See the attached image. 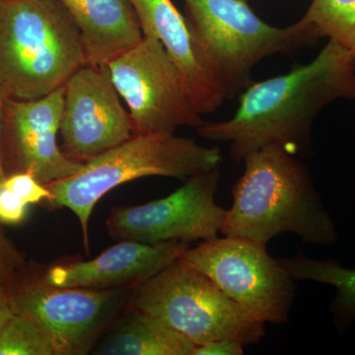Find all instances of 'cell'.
Masks as SVG:
<instances>
[{
	"instance_id": "7402d4cb",
	"label": "cell",
	"mask_w": 355,
	"mask_h": 355,
	"mask_svg": "<svg viewBox=\"0 0 355 355\" xmlns=\"http://www.w3.org/2000/svg\"><path fill=\"white\" fill-rule=\"evenodd\" d=\"M244 347L239 340L220 338L205 345H196L193 355H242Z\"/></svg>"
},
{
	"instance_id": "52a82bcc",
	"label": "cell",
	"mask_w": 355,
	"mask_h": 355,
	"mask_svg": "<svg viewBox=\"0 0 355 355\" xmlns=\"http://www.w3.org/2000/svg\"><path fill=\"white\" fill-rule=\"evenodd\" d=\"M182 261L209 277L231 300L263 323L284 324L295 298V280L266 245L216 238L188 248Z\"/></svg>"
},
{
	"instance_id": "9a60e30c",
	"label": "cell",
	"mask_w": 355,
	"mask_h": 355,
	"mask_svg": "<svg viewBox=\"0 0 355 355\" xmlns=\"http://www.w3.org/2000/svg\"><path fill=\"white\" fill-rule=\"evenodd\" d=\"M76 21L87 64L105 67L144 38L130 0H60Z\"/></svg>"
},
{
	"instance_id": "6da1fadb",
	"label": "cell",
	"mask_w": 355,
	"mask_h": 355,
	"mask_svg": "<svg viewBox=\"0 0 355 355\" xmlns=\"http://www.w3.org/2000/svg\"><path fill=\"white\" fill-rule=\"evenodd\" d=\"M238 97L239 106L232 118L203 123L197 128L198 135L230 142V157L237 164L268 146L306 157L320 112L336 100H355V53L329 41L309 64L252 83Z\"/></svg>"
},
{
	"instance_id": "9c48e42d",
	"label": "cell",
	"mask_w": 355,
	"mask_h": 355,
	"mask_svg": "<svg viewBox=\"0 0 355 355\" xmlns=\"http://www.w3.org/2000/svg\"><path fill=\"white\" fill-rule=\"evenodd\" d=\"M218 168L198 173L183 187L161 200L137 207H119L107 219L109 235L119 241L155 245L216 239L226 209L216 202Z\"/></svg>"
},
{
	"instance_id": "cb8c5ba5",
	"label": "cell",
	"mask_w": 355,
	"mask_h": 355,
	"mask_svg": "<svg viewBox=\"0 0 355 355\" xmlns=\"http://www.w3.org/2000/svg\"><path fill=\"white\" fill-rule=\"evenodd\" d=\"M14 315L15 311L13 309L10 293L0 284V335Z\"/></svg>"
},
{
	"instance_id": "ac0fdd59",
	"label": "cell",
	"mask_w": 355,
	"mask_h": 355,
	"mask_svg": "<svg viewBox=\"0 0 355 355\" xmlns=\"http://www.w3.org/2000/svg\"><path fill=\"white\" fill-rule=\"evenodd\" d=\"M300 20L317 40L328 38L355 53V0H312Z\"/></svg>"
},
{
	"instance_id": "30bf717a",
	"label": "cell",
	"mask_w": 355,
	"mask_h": 355,
	"mask_svg": "<svg viewBox=\"0 0 355 355\" xmlns=\"http://www.w3.org/2000/svg\"><path fill=\"white\" fill-rule=\"evenodd\" d=\"M64 87L60 133L70 160L85 164L132 137L130 113L121 106L107 65H83Z\"/></svg>"
},
{
	"instance_id": "277c9868",
	"label": "cell",
	"mask_w": 355,
	"mask_h": 355,
	"mask_svg": "<svg viewBox=\"0 0 355 355\" xmlns=\"http://www.w3.org/2000/svg\"><path fill=\"white\" fill-rule=\"evenodd\" d=\"M222 162L219 147L200 146L174 133L132 135L84 164L73 176L46 184L53 207H67L80 222L88 250V224L100 198L121 184L146 177L188 180L216 169Z\"/></svg>"
},
{
	"instance_id": "ffe728a7",
	"label": "cell",
	"mask_w": 355,
	"mask_h": 355,
	"mask_svg": "<svg viewBox=\"0 0 355 355\" xmlns=\"http://www.w3.org/2000/svg\"><path fill=\"white\" fill-rule=\"evenodd\" d=\"M3 186L13 191L28 205H36L43 200L50 202L51 198L48 187L40 183L36 178L27 172H16L6 176Z\"/></svg>"
},
{
	"instance_id": "8fae6325",
	"label": "cell",
	"mask_w": 355,
	"mask_h": 355,
	"mask_svg": "<svg viewBox=\"0 0 355 355\" xmlns=\"http://www.w3.org/2000/svg\"><path fill=\"white\" fill-rule=\"evenodd\" d=\"M67 288L43 279L10 293L13 309L51 336L58 355L87 354L118 310L125 289Z\"/></svg>"
},
{
	"instance_id": "e0dca14e",
	"label": "cell",
	"mask_w": 355,
	"mask_h": 355,
	"mask_svg": "<svg viewBox=\"0 0 355 355\" xmlns=\"http://www.w3.org/2000/svg\"><path fill=\"white\" fill-rule=\"evenodd\" d=\"M294 280H313L335 287L331 310L338 328L345 329L355 320V270L333 260H314L302 252L292 259H279Z\"/></svg>"
},
{
	"instance_id": "d4e9b609",
	"label": "cell",
	"mask_w": 355,
	"mask_h": 355,
	"mask_svg": "<svg viewBox=\"0 0 355 355\" xmlns=\"http://www.w3.org/2000/svg\"><path fill=\"white\" fill-rule=\"evenodd\" d=\"M7 95L1 88H0V135H1L2 116H3L4 103L7 99ZM6 179V171H4L3 164H2L1 148H0V187L3 184Z\"/></svg>"
},
{
	"instance_id": "8992f818",
	"label": "cell",
	"mask_w": 355,
	"mask_h": 355,
	"mask_svg": "<svg viewBox=\"0 0 355 355\" xmlns=\"http://www.w3.org/2000/svg\"><path fill=\"white\" fill-rule=\"evenodd\" d=\"M132 307L162 320L196 345L232 338L246 347L266 335L265 323L181 259L135 287Z\"/></svg>"
},
{
	"instance_id": "7c38bea8",
	"label": "cell",
	"mask_w": 355,
	"mask_h": 355,
	"mask_svg": "<svg viewBox=\"0 0 355 355\" xmlns=\"http://www.w3.org/2000/svg\"><path fill=\"white\" fill-rule=\"evenodd\" d=\"M64 94L62 86L40 99L7 98L4 103L1 132L16 172L29 173L46 186L73 176L84 166L67 158L58 144Z\"/></svg>"
},
{
	"instance_id": "ba28073f",
	"label": "cell",
	"mask_w": 355,
	"mask_h": 355,
	"mask_svg": "<svg viewBox=\"0 0 355 355\" xmlns=\"http://www.w3.org/2000/svg\"><path fill=\"white\" fill-rule=\"evenodd\" d=\"M107 67L130 108L133 135L174 133L205 123L183 74L157 39L144 35Z\"/></svg>"
},
{
	"instance_id": "5bb4252c",
	"label": "cell",
	"mask_w": 355,
	"mask_h": 355,
	"mask_svg": "<svg viewBox=\"0 0 355 355\" xmlns=\"http://www.w3.org/2000/svg\"><path fill=\"white\" fill-rule=\"evenodd\" d=\"M144 35L153 37L179 67L191 99L200 114H211L225 96L205 60L186 16L172 0H130Z\"/></svg>"
},
{
	"instance_id": "4fadbf2b",
	"label": "cell",
	"mask_w": 355,
	"mask_h": 355,
	"mask_svg": "<svg viewBox=\"0 0 355 355\" xmlns=\"http://www.w3.org/2000/svg\"><path fill=\"white\" fill-rule=\"evenodd\" d=\"M188 248L190 244L179 241L149 245L125 240L93 260L51 266L44 279L67 288L137 287L181 258Z\"/></svg>"
},
{
	"instance_id": "2e32d148",
	"label": "cell",
	"mask_w": 355,
	"mask_h": 355,
	"mask_svg": "<svg viewBox=\"0 0 355 355\" xmlns=\"http://www.w3.org/2000/svg\"><path fill=\"white\" fill-rule=\"evenodd\" d=\"M196 345L162 320L133 309L97 347L102 355H193Z\"/></svg>"
},
{
	"instance_id": "3957f363",
	"label": "cell",
	"mask_w": 355,
	"mask_h": 355,
	"mask_svg": "<svg viewBox=\"0 0 355 355\" xmlns=\"http://www.w3.org/2000/svg\"><path fill=\"white\" fill-rule=\"evenodd\" d=\"M87 64L83 37L60 0H0V88L36 100Z\"/></svg>"
},
{
	"instance_id": "7a4b0ae2",
	"label": "cell",
	"mask_w": 355,
	"mask_h": 355,
	"mask_svg": "<svg viewBox=\"0 0 355 355\" xmlns=\"http://www.w3.org/2000/svg\"><path fill=\"white\" fill-rule=\"evenodd\" d=\"M243 162L244 173L233 187L222 234L265 245L284 233L315 246L338 241L335 222L297 156L282 146H268L248 154Z\"/></svg>"
},
{
	"instance_id": "603a6c76",
	"label": "cell",
	"mask_w": 355,
	"mask_h": 355,
	"mask_svg": "<svg viewBox=\"0 0 355 355\" xmlns=\"http://www.w3.org/2000/svg\"><path fill=\"white\" fill-rule=\"evenodd\" d=\"M15 257L6 240L0 236V284H3L13 272Z\"/></svg>"
},
{
	"instance_id": "d6986e66",
	"label": "cell",
	"mask_w": 355,
	"mask_h": 355,
	"mask_svg": "<svg viewBox=\"0 0 355 355\" xmlns=\"http://www.w3.org/2000/svg\"><path fill=\"white\" fill-rule=\"evenodd\" d=\"M0 355H58L49 334L32 318L17 314L0 335Z\"/></svg>"
},
{
	"instance_id": "5b68a950",
	"label": "cell",
	"mask_w": 355,
	"mask_h": 355,
	"mask_svg": "<svg viewBox=\"0 0 355 355\" xmlns=\"http://www.w3.org/2000/svg\"><path fill=\"white\" fill-rule=\"evenodd\" d=\"M186 18L226 100L238 97L261 60L318 41L301 20L275 27L246 0H184Z\"/></svg>"
},
{
	"instance_id": "44dd1931",
	"label": "cell",
	"mask_w": 355,
	"mask_h": 355,
	"mask_svg": "<svg viewBox=\"0 0 355 355\" xmlns=\"http://www.w3.org/2000/svg\"><path fill=\"white\" fill-rule=\"evenodd\" d=\"M27 203L2 184L0 187V222L7 225H17L24 220Z\"/></svg>"
}]
</instances>
